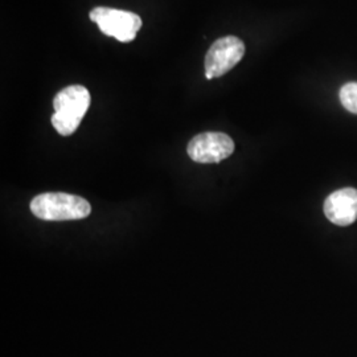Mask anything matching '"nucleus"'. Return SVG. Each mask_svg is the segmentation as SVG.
I'll use <instances>...</instances> for the list:
<instances>
[{
    "mask_svg": "<svg viewBox=\"0 0 357 357\" xmlns=\"http://www.w3.org/2000/svg\"><path fill=\"white\" fill-rule=\"evenodd\" d=\"M90 101L89 90L82 85H72L57 93L53 101V128L63 137L72 135L86 114Z\"/></svg>",
    "mask_w": 357,
    "mask_h": 357,
    "instance_id": "1",
    "label": "nucleus"
},
{
    "mask_svg": "<svg viewBox=\"0 0 357 357\" xmlns=\"http://www.w3.org/2000/svg\"><path fill=\"white\" fill-rule=\"evenodd\" d=\"M31 212L44 221H72L89 216L91 206L76 195L47 192L31 202Z\"/></svg>",
    "mask_w": 357,
    "mask_h": 357,
    "instance_id": "2",
    "label": "nucleus"
},
{
    "mask_svg": "<svg viewBox=\"0 0 357 357\" xmlns=\"http://www.w3.org/2000/svg\"><path fill=\"white\" fill-rule=\"evenodd\" d=\"M90 20L97 23L102 33L121 43L132 41L141 29L142 19L137 13L115 8L97 7L90 13Z\"/></svg>",
    "mask_w": 357,
    "mask_h": 357,
    "instance_id": "3",
    "label": "nucleus"
},
{
    "mask_svg": "<svg viewBox=\"0 0 357 357\" xmlns=\"http://www.w3.org/2000/svg\"><path fill=\"white\" fill-rule=\"evenodd\" d=\"M245 44L236 36L216 40L205 56V77L208 79L227 75L243 60Z\"/></svg>",
    "mask_w": 357,
    "mask_h": 357,
    "instance_id": "4",
    "label": "nucleus"
},
{
    "mask_svg": "<svg viewBox=\"0 0 357 357\" xmlns=\"http://www.w3.org/2000/svg\"><path fill=\"white\" fill-rule=\"evenodd\" d=\"M188 155L196 163H220L234 151V142L222 132H203L188 143Z\"/></svg>",
    "mask_w": 357,
    "mask_h": 357,
    "instance_id": "5",
    "label": "nucleus"
},
{
    "mask_svg": "<svg viewBox=\"0 0 357 357\" xmlns=\"http://www.w3.org/2000/svg\"><path fill=\"white\" fill-rule=\"evenodd\" d=\"M323 211L332 224L348 227L357 220V190L342 188L333 191L326 199Z\"/></svg>",
    "mask_w": 357,
    "mask_h": 357,
    "instance_id": "6",
    "label": "nucleus"
},
{
    "mask_svg": "<svg viewBox=\"0 0 357 357\" xmlns=\"http://www.w3.org/2000/svg\"><path fill=\"white\" fill-rule=\"evenodd\" d=\"M340 102L349 113L357 114V82H348L339 93Z\"/></svg>",
    "mask_w": 357,
    "mask_h": 357,
    "instance_id": "7",
    "label": "nucleus"
}]
</instances>
